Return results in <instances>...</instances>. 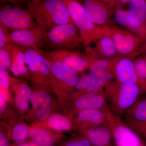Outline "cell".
I'll return each instance as SVG.
<instances>
[{
	"mask_svg": "<svg viewBox=\"0 0 146 146\" xmlns=\"http://www.w3.org/2000/svg\"><path fill=\"white\" fill-rule=\"evenodd\" d=\"M62 146H92L89 140L85 137L72 139L66 141Z\"/></svg>",
	"mask_w": 146,
	"mask_h": 146,
	"instance_id": "obj_31",
	"label": "cell"
},
{
	"mask_svg": "<svg viewBox=\"0 0 146 146\" xmlns=\"http://www.w3.org/2000/svg\"><path fill=\"white\" fill-rule=\"evenodd\" d=\"M136 75L141 81L146 83V63L145 58L140 57L133 61Z\"/></svg>",
	"mask_w": 146,
	"mask_h": 146,
	"instance_id": "obj_29",
	"label": "cell"
},
{
	"mask_svg": "<svg viewBox=\"0 0 146 146\" xmlns=\"http://www.w3.org/2000/svg\"><path fill=\"white\" fill-rule=\"evenodd\" d=\"M52 112V109L50 107L42 109L35 110V117L36 119L40 120H44L46 119Z\"/></svg>",
	"mask_w": 146,
	"mask_h": 146,
	"instance_id": "obj_33",
	"label": "cell"
},
{
	"mask_svg": "<svg viewBox=\"0 0 146 146\" xmlns=\"http://www.w3.org/2000/svg\"><path fill=\"white\" fill-rule=\"evenodd\" d=\"M0 146H9L7 138L1 132L0 133Z\"/></svg>",
	"mask_w": 146,
	"mask_h": 146,
	"instance_id": "obj_35",
	"label": "cell"
},
{
	"mask_svg": "<svg viewBox=\"0 0 146 146\" xmlns=\"http://www.w3.org/2000/svg\"><path fill=\"white\" fill-rule=\"evenodd\" d=\"M50 127L55 130L68 131L72 130V124L68 118L59 114H55L48 120Z\"/></svg>",
	"mask_w": 146,
	"mask_h": 146,
	"instance_id": "obj_26",
	"label": "cell"
},
{
	"mask_svg": "<svg viewBox=\"0 0 146 146\" xmlns=\"http://www.w3.org/2000/svg\"><path fill=\"white\" fill-rule=\"evenodd\" d=\"M12 146H39L34 143L33 142H28L23 143L21 144H16Z\"/></svg>",
	"mask_w": 146,
	"mask_h": 146,
	"instance_id": "obj_37",
	"label": "cell"
},
{
	"mask_svg": "<svg viewBox=\"0 0 146 146\" xmlns=\"http://www.w3.org/2000/svg\"><path fill=\"white\" fill-rule=\"evenodd\" d=\"M124 119L139 122L146 121V98H139L123 115Z\"/></svg>",
	"mask_w": 146,
	"mask_h": 146,
	"instance_id": "obj_23",
	"label": "cell"
},
{
	"mask_svg": "<svg viewBox=\"0 0 146 146\" xmlns=\"http://www.w3.org/2000/svg\"><path fill=\"white\" fill-rule=\"evenodd\" d=\"M21 48L25 55V62L28 65L29 77L31 82L41 89L48 87L51 65L48 58L39 51L32 48Z\"/></svg>",
	"mask_w": 146,
	"mask_h": 146,
	"instance_id": "obj_4",
	"label": "cell"
},
{
	"mask_svg": "<svg viewBox=\"0 0 146 146\" xmlns=\"http://www.w3.org/2000/svg\"><path fill=\"white\" fill-rule=\"evenodd\" d=\"M6 102L5 99L0 96V112L2 114L5 110L6 107Z\"/></svg>",
	"mask_w": 146,
	"mask_h": 146,
	"instance_id": "obj_36",
	"label": "cell"
},
{
	"mask_svg": "<svg viewBox=\"0 0 146 146\" xmlns=\"http://www.w3.org/2000/svg\"><path fill=\"white\" fill-rule=\"evenodd\" d=\"M106 110L87 109L79 111L76 120L84 131L96 127L106 122Z\"/></svg>",
	"mask_w": 146,
	"mask_h": 146,
	"instance_id": "obj_16",
	"label": "cell"
},
{
	"mask_svg": "<svg viewBox=\"0 0 146 146\" xmlns=\"http://www.w3.org/2000/svg\"><path fill=\"white\" fill-rule=\"evenodd\" d=\"M122 56L96 59L89 68L90 74L96 78L104 90L114 81L115 65Z\"/></svg>",
	"mask_w": 146,
	"mask_h": 146,
	"instance_id": "obj_12",
	"label": "cell"
},
{
	"mask_svg": "<svg viewBox=\"0 0 146 146\" xmlns=\"http://www.w3.org/2000/svg\"><path fill=\"white\" fill-rule=\"evenodd\" d=\"M37 50L42 53L40 49ZM44 54L48 58L51 65L50 87L58 94L67 95L78 82L79 78L77 73L68 65Z\"/></svg>",
	"mask_w": 146,
	"mask_h": 146,
	"instance_id": "obj_5",
	"label": "cell"
},
{
	"mask_svg": "<svg viewBox=\"0 0 146 146\" xmlns=\"http://www.w3.org/2000/svg\"><path fill=\"white\" fill-rule=\"evenodd\" d=\"M106 122L112 132L115 146H142L141 138L121 118L110 110H106Z\"/></svg>",
	"mask_w": 146,
	"mask_h": 146,
	"instance_id": "obj_7",
	"label": "cell"
},
{
	"mask_svg": "<svg viewBox=\"0 0 146 146\" xmlns=\"http://www.w3.org/2000/svg\"><path fill=\"white\" fill-rule=\"evenodd\" d=\"M40 51L52 59L68 65L76 72L89 69L92 63L97 59L89 53L85 54L70 50L45 52L40 49Z\"/></svg>",
	"mask_w": 146,
	"mask_h": 146,
	"instance_id": "obj_9",
	"label": "cell"
},
{
	"mask_svg": "<svg viewBox=\"0 0 146 146\" xmlns=\"http://www.w3.org/2000/svg\"><path fill=\"white\" fill-rule=\"evenodd\" d=\"M9 82L16 93L15 103L16 107L22 112L28 109L29 101L32 95L29 86L23 82L9 77Z\"/></svg>",
	"mask_w": 146,
	"mask_h": 146,
	"instance_id": "obj_20",
	"label": "cell"
},
{
	"mask_svg": "<svg viewBox=\"0 0 146 146\" xmlns=\"http://www.w3.org/2000/svg\"><path fill=\"white\" fill-rule=\"evenodd\" d=\"M115 80L121 84L137 85L146 93V83L141 81L136 75L133 61L129 57L122 56L115 65Z\"/></svg>",
	"mask_w": 146,
	"mask_h": 146,
	"instance_id": "obj_13",
	"label": "cell"
},
{
	"mask_svg": "<svg viewBox=\"0 0 146 146\" xmlns=\"http://www.w3.org/2000/svg\"><path fill=\"white\" fill-rule=\"evenodd\" d=\"M84 131L92 146H113L112 132L106 122Z\"/></svg>",
	"mask_w": 146,
	"mask_h": 146,
	"instance_id": "obj_18",
	"label": "cell"
},
{
	"mask_svg": "<svg viewBox=\"0 0 146 146\" xmlns=\"http://www.w3.org/2000/svg\"><path fill=\"white\" fill-rule=\"evenodd\" d=\"M67 7L75 25L79 31L82 44L88 46L103 36L108 35L106 26L97 25L86 17L83 6L79 2L74 0H63Z\"/></svg>",
	"mask_w": 146,
	"mask_h": 146,
	"instance_id": "obj_2",
	"label": "cell"
},
{
	"mask_svg": "<svg viewBox=\"0 0 146 146\" xmlns=\"http://www.w3.org/2000/svg\"><path fill=\"white\" fill-rule=\"evenodd\" d=\"M27 7L44 35L55 27L74 24L63 1L33 0L28 2Z\"/></svg>",
	"mask_w": 146,
	"mask_h": 146,
	"instance_id": "obj_1",
	"label": "cell"
},
{
	"mask_svg": "<svg viewBox=\"0 0 146 146\" xmlns=\"http://www.w3.org/2000/svg\"><path fill=\"white\" fill-rule=\"evenodd\" d=\"M11 59L7 50L0 49V71H5L11 67Z\"/></svg>",
	"mask_w": 146,
	"mask_h": 146,
	"instance_id": "obj_30",
	"label": "cell"
},
{
	"mask_svg": "<svg viewBox=\"0 0 146 146\" xmlns=\"http://www.w3.org/2000/svg\"><path fill=\"white\" fill-rule=\"evenodd\" d=\"M1 25L12 29H32L38 26L28 9L7 7L0 11Z\"/></svg>",
	"mask_w": 146,
	"mask_h": 146,
	"instance_id": "obj_10",
	"label": "cell"
},
{
	"mask_svg": "<svg viewBox=\"0 0 146 146\" xmlns=\"http://www.w3.org/2000/svg\"><path fill=\"white\" fill-rule=\"evenodd\" d=\"M7 50L11 57V70L16 76L23 75L27 73V69L25 65V55L21 47L13 42L7 45Z\"/></svg>",
	"mask_w": 146,
	"mask_h": 146,
	"instance_id": "obj_21",
	"label": "cell"
},
{
	"mask_svg": "<svg viewBox=\"0 0 146 146\" xmlns=\"http://www.w3.org/2000/svg\"><path fill=\"white\" fill-rule=\"evenodd\" d=\"M145 41H146V39H145Z\"/></svg>",
	"mask_w": 146,
	"mask_h": 146,
	"instance_id": "obj_40",
	"label": "cell"
},
{
	"mask_svg": "<svg viewBox=\"0 0 146 146\" xmlns=\"http://www.w3.org/2000/svg\"><path fill=\"white\" fill-rule=\"evenodd\" d=\"M29 136L33 142L39 146H54L56 142L50 133L40 128L32 129Z\"/></svg>",
	"mask_w": 146,
	"mask_h": 146,
	"instance_id": "obj_24",
	"label": "cell"
},
{
	"mask_svg": "<svg viewBox=\"0 0 146 146\" xmlns=\"http://www.w3.org/2000/svg\"><path fill=\"white\" fill-rule=\"evenodd\" d=\"M9 84V77L7 71H0V88L8 90Z\"/></svg>",
	"mask_w": 146,
	"mask_h": 146,
	"instance_id": "obj_34",
	"label": "cell"
},
{
	"mask_svg": "<svg viewBox=\"0 0 146 146\" xmlns=\"http://www.w3.org/2000/svg\"><path fill=\"white\" fill-rule=\"evenodd\" d=\"M114 3L108 4L96 0H86L84 1L82 6L90 21L97 25L104 27L107 25Z\"/></svg>",
	"mask_w": 146,
	"mask_h": 146,
	"instance_id": "obj_15",
	"label": "cell"
},
{
	"mask_svg": "<svg viewBox=\"0 0 146 146\" xmlns=\"http://www.w3.org/2000/svg\"><path fill=\"white\" fill-rule=\"evenodd\" d=\"M123 120L140 138H143L146 142V121L139 122L126 119Z\"/></svg>",
	"mask_w": 146,
	"mask_h": 146,
	"instance_id": "obj_28",
	"label": "cell"
},
{
	"mask_svg": "<svg viewBox=\"0 0 146 146\" xmlns=\"http://www.w3.org/2000/svg\"><path fill=\"white\" fill-rule=\"evenodd\" d=\"M127 10V19L129 24L128 31L140 37L146 39V1L131 0Z\"/></svg>",
	"mask_w": 146,
	"mask_h": 146,
	"instance_id": "obj_11",
	"label": "cell"
},
{
	"mask_svg": "<svg viewBox=\"0 0 146 146\" xmlns=\"http://www.w3.org/2000/svg\"><path fill=\"white\" fill-rule=\"evenodd\" d=\"M28 128L24 124H19L13 127L11 139L16 144L23 143L29 135Z\"/></svg>",
	"mask_w": 146,
	"mask_h": 146,
	"instance_id": "obj_27",
	"label": "cell"
},
{
	"mask_svg": "<svg viewBox=\"0 0 146 146\" xmlns=\"http://www.w3.org/2000/svg\"><path fill=\"white\" fill-rule=\"evenodd\" d=\"M45 40L56 50H72L82 43L80 34L74 24L59 25L45 35Z\"/></svg>",
	"mask_w": 146,
	"mask_h": 146,
	"instance_id": "obj_6",
	"label": "cell"
},
{
	"mask_svg": "<svg viewBox=\"0 0 146 146\" xmlns=\"http://www.w3.org/2000/svg\"><path fill=\"white\" fill-rule=\"evenodd\" d=\"M75 89L77 91L74 96L75 98L85 94H105L96 78L90 73L84 75L79 79Z\"/></svg>",
	"mask_w": 146,
	"mask_h": 146,
	"instance_id": "obj_22",
	"label": "cell"
},
{
	"mask_svg": "<svg viewBox=\"0 0 146 146\" xmlns=\"http://www.w3.org/2000/svg\"><path fill=\"white\" fill-rule=\"evenodd\" d=\"M144 58H145V60L146 63V56H145V57H144Z\"/></svg>",
	"mask_w": 146,
	"mask_h": 146,
	"instance_id": "obj_38",
	"label": "cell"
},
{
	"mask_svg": "<svg viewBox=\"0 0 146 146\" xmlns=\"http://www.w3.org/2000/svg\"><path fill=\"white\" fill-rule=\"evenodd\" d=\"M74 107L78 111L109 108L106 94H85L76 98Z\"/></svg>",
	"mask_w": 146,
	"mask_h": 146,
	"instance_id": "obj_17",
	"label": "cell"
},
{
	"mask_svg": "<svg viewBox=\"0 0 146 146\" xmlns=\"http://www.w3.org/2000/svg\"><path fill=\"white\" fill-rule=\"evenodd\" d=\"M10 34H8L7 29L1 25L0 27V49L5 48L7 45L11 43Z\"/></svg>",
	"mask_w": 146,
	"mask_h": 146,
	"instance_id": "obj_32",
	"label": "cell"
},
{
	"mask_svg": "<svg viewBox=\"0 0 146 146\" xmlns=\"http://www.w3.org/2000/svg\"><path fill=\"white\" fill-rule=\"evenodd\" d=\"M96 46L94 48H89V53L96 58H111L119 56L114 41L109 35H106L96 41Z\"/></svg>",
	"mask_w": 146,
	"mask_h": 146,
	"instance_id": "obj_19",
	"label": "cell"
},
{
	"mask_svg": "<svg viewBox=\"0 0 146 146\" xmlns=\"http://www.w3.org/2000/svg\"><path fill=\"white\" fill-rule=\"evenodd\" d=\"M11 42L23 47L37 50L45 40L44 33L40 27L32 29L17 30L10 34Z\"/></svg>",
	"mask_w": 146,
	"mask_h": 146,
	"instance_id": "obj_14",
	"label": "cell"
},
{
	"mask_svg": "<svg viewBox=\"0 0 146 146\" xmlns=\"http://www.w3.org/2000/svg\"><path fill=\"white\" fill-rule=\"evenodd\" d=\"M106 26L108 30V35L113 39L119 55L128 57L137 53L143 39L129 31L111 25Z\"/></svg>",
	"mask_w": 146,
	"mask_h": 146,
	"instance_id": "obj_8",
	"label": "cell"
},
{
	"mask_svg": "<svg viewBox=\"0 0 146 146\" xmlns=\"http://www.w3.org/2000/svg\"><path fill=\"white\" fill-rule=\"evenodd\" d=\"M104 91L110 109L120 117L136 102L143 91L135 84H121L115 80Z\"/></svg>",
	"mask_w": 146,
	"mask_h": 146,
	"instance_id": "obj_3",
	"label": "cell"
},
{
	"mask_svg": "<svg viewBox=\"0 0 146 146\" xmlns=\"http://www.w3.org/2000/svg\"><path fill=\"white\" fill-rule=\"evenodd\" d=\"M30 101L35 110L42 109L50 107L52 98L46 92L40 90L32 94Z\"/></svg>",
	"mask_w": 146,
	"mask_h": 146,
	"instance_id": "obj_25",
	"label": "cell"
},
{
	"mask_svg": "<svg viewBox=\"0 0 146 146\" xmlns=\"http://www.w3.org/2000/svg\"><path fill=\"white\" fill-rule=\"evenodd\" d=\"M142 146H146V145H145V144H143V145H142Z\"/></svg>",
	"mask_w": 146,
	"mask_h": 146,
	"instance_id": "obj_39",
	"label": "cell"
}]
</instances>
